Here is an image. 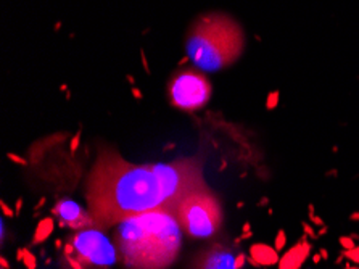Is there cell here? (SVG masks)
<instances>
[{"label": "cell", "instance_id": "cell-1", "mask_svg": "<svg viewBox=\"0 0 359 269\" xmlns=\"http://www.w3.org/2000/svg\"><path fill=\"white\" fill-rule=\"evenodd\" d=\"M198 158L134 164L103 148L86 179V199L97 228L110 229L130 216L176 210L184 195L205 188Z\"/></svg>", "mask_w": 359, "mask_h": 269}, {"label": "cell", "instance_id": "cell-2", "mask_svg": "<svg viewBox=\"0 0 359 269\" xmlns=\"http://www.w3.org/2000/svg\"><path fill=\"white\" fill-rule=\"evenodd\" d=\"M181 245L182 228L172 210L130 216L116 226L118 261L126 269H168Z\"/></svg>", "mask_w": 359, "mask_h": 269}, {"label": "cell", "instance_id": "cell-3", "mask_svg": "<svg viewBox=\"0 0 359 269\" xmlns=\"http://www.w3.org/2000/svg\"><path fill=\"white\" fill-rule=\"evenodd\" d=\"M243 31L236 20L224 13H206L190 26L186 52L195 67L221 71L243 52Z\"/></svg>", "mask_w": 359, "mask_h": 269}, {"label": "cell", "instance_id": "cell-4", "mask_svg": "<svg viewBox=\"0 0 359 269\" xmlns=\"http://www.w3.org/2000/svg\"><path fill=\"white\" fill-rule=\"evenodd\" d=\"M116 261V247L97 226L74 230L60 251V269H111Z\"/></svg>", "mask_w": 359, "mask_h": 269}, {"label": "cell", "instance_id": "cell-5", "mask_svg": "<svg viewBox=\"0 0 359 269\" xmlns=\"http://www.w3.org/2000/svg\"><path fill=\"white\" fill-rule=\"evenodd\" d=\"M174 213L184 232L192 239L213 237L219 232L224 221L221 202L208 185L184 195Z\"/></svg>", "mask_w": 359, "mask_h": 269}, {"label": "cell", "instance_id": "cell-6", "mask_svg": "<svg viewBox=\"0 0 359 269\" xmlns=\"http://www.w3.org/2000/svg\"><path fill=\"white\" fill-rule=\"evenodd\" d=\"M168 97L174 107L184 112H195L208 103L211 84L197 68H182L168 82Z\"/></svg>", "mask_w": 359, "mask_h": 269}, {"label": "cell", "instance_id": "cell-7", "mask_svg": "<svg viewBox=\"0 0 359 269\" xmlns=\"http://www.w3.org/2000/svg\"><path fill=\"white\" fill-rule=\"evenodd\" d=\"M245 256L222 244H213L195 256L192 269H241Z\"/></svg>", "mask_w": 359, "mask_h": 269}, {"label": "cell", "instance_id": "cell-8", "mask_svg": "<svg viewBox=\"0 0 359 269\" xmlns=\"http://www.w3.org/2000/svg\"><path fill=\"white\" fill-rule=\"evenodd\" d=\"M52 213L58 219V224L62 228H72L74 230H79L97 226L92 213L81 208L78 203L72 200H60Z\"/></svg>", "mask_w": 359, "mask_h": 269}, {"label": "cell", "instance_id": "cell-9", "mask_svg": "<svg viewBox=\"0 0 359 269\" xmlns=\"http://www.w3.org/2000/svg\"><path fill=\"white\" fill-rule=\"evenodd\" d=\"M309 250L311 247L306 240L298 242L293 249H290L287 254L279 260V269H300L306 258L309 256Z\"/></svg>", "mask_w": 359, "mask_h": 269}, {"label": "cell", "instance_id": "cell-10", "mask_svg": "<svg viewBox=\"0 0 359 269\" xmlns=\"http://www.w3.org/2000/svg\"><path fill=\"white\" fill-rule=\"evenodd\" d=\"M252 258L255 263H258L261 266H271L279 263V255H277V250L271 249V247L264 244H258L252 247Z\"/></svg>", "mask_w": 359, "mask_h": 269}, {"label": "cell", "instance_id": "cell-11", "mask_svg": "<svg viewBox=\"0 0 359 269\" xmlns=\"http://www.w3.org/2000/svg\"><path fill=\"white\" fill-rule=\"evenodd\" d=\"M53 230V219H43V221H41L39 226H37V230L34 234V242H42L43 239H47L48 235L52 234Z\"/></svg>", "mask_w": 359, "mask_h": 269}, {"label": "cell", "instance_id": "cell-12", "mask_svg": "<svg viewBox=\"0 0 359 269\" xmlns=\"http://www.w3.org/2000/svg\"><path fill=\"white\" fill-rule=\"evenodd\" d=\"M346 258L355 265H359V247H353L351 250H346Z\"/></svg>", "mask_w": 359, "mask_h": 269}, {"label": "cell", "instance_id": "cell-13", "mask_svg": "<svg viewBox=\"0 0 359 269\" xmlns=\"http://www.w3.org/2000/svg\"><path fill=\"white\" fill-rule=\"evenodd\" d=\"M346 269H359V268H353V266H350V268H346Z\"/></svg>", "mask_w": 359, "mask_h": 269}]
</instances>
